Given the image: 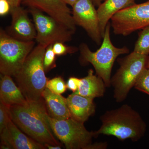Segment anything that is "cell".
Instances as JSON below:
<instances>
[{"label": "cell", "instance_id": "cell-12", "mask_svg": "<svg viewBox=\"0 0 149 149\" xmlns=\"http://www.w3.org/2000/svg\"><path fill=\"white\" fill-rule=\"evenodd\" d=\"M0 134L1 149H47L45 145L25 134L12 120Z\"/></svg>", "mask_w": 149, "mask_h": 149}, {"label": "cell", "instance_id": "cell-32", "mask_svg": "<svg viewBox=\"0 0 149 149\" xmlns=\"http://www.w3.org/2000/svg\"><path fill=\"white\" fill-rule=\"evenodd\" d=\"M147 68L149 69V55L148 56V63H147Z\"/></svg>", "mask_w": 149, "mask_h": 149}, {"label": "cell", "instance_id": "cell-27", "mask_svg": "<svg viewBox=\"0 0 149 149\" xmlns=\"http://www.w3.org/2000/svg\"><path fill=\"white\" fill-rule=\"evenodd\" d=\"M106 143H92L88 147V149H105L107 147Z\"/></svg>", "mask_w": 149, "mask_h": 149}, {"label": "cell", "instance_id": "cell-11", "mask_svg": "<svg viewBox=\"0 0 149 149\" xmlns=\"http://www.w3.org/2000/svg\"><path fill=\"white\" fill-rule=\"evenodd\" d=\"M22 3L29 7L40 10L54 18L74 33L76 24L72 12L63 0H22Z\"/></svg>", "mask_w": 149, "mask_h": 149}, {"label": "cell", "instance_id": "cell-5", "mask_svg": "<svg viewBox=\"0 0 149 149\" xmlns=\"http://www.w3.org/2000/svg\"><path fill=\"white\" fill-rule=\"evenodd\" d=\"M148 59V56L134 51L118 59L120 67L111 79L116 101L121 102L126 99L141 72L147 68Z\"/></svg>", "mask_w": 149, "mask_h": 149}, {"label": "cell", "instance_id": "cell-19", "mask_svg": "<svg viewBox=\"0 0 149 149\" xmlns=\"http://www.w3.org/2000/svg\"><path fill=\"white\" fill-rule=\"evenodd\" d=\"M134 47V52L149 55V25L141 29Z\"/></svg>", "mask_w": 149, "mask_h": 149}, {"label": "cell", "instance_id": "cell-17", "mask_svg": "<svg viewBox=\"0 0 149 149\" xmlns=\"http://www.w3.org/2000/svg\"><path fill=\"white\" fill-rule=\"evenodd\" d=\"M11 77L6 74H1L0 102L9 107L26 103L27 100Z\"/></svg>", "mask_w": 149, "mask_h": 149}, {"label": "cell", "instance_id": "cell-21", "mask_svg": "<svg viewBox=\"0 0 149 149\" xmlns=\"http://www.w3.org/2000/svg\"><path fill=\"white\" fill-rule=\"evenodd\" d=\"M134 87L136 90L149 95V68H146L141 72Z\"/></svg>", "mask_w": 149, "mask_h": 149}, {"label": "cell", "instance_id": "cell-23", "mask_svg": "<svg viewBox=\"0 0 149 149\" xmlns=\"http://www.w3.org/2000/svg\"><path fill=\"white\" fill-rule=\"evenodd\" d=\"M10 107L0 102V133L6 128L8 123L11 120Z\"/></svg>", "mask_w": 149, "mask_h": 149}, {"label": "cell", "instance_id": "cell-31", "mask_svg": "<svg viewBox=\"0 0 149 149\" xmlns=\"http://www.w3.org/2000/svg\"><path fill=\"white\" fill-rule=\"evenodd\" d=\"M104 1V0H93V2H94L95 5L97 6H98Z\"/></svg>", "mask_w": 149, "mask_h": 149}, {"label": "cell", "instance_id": "cell-24", "mask_svg": "<svg viewBox=\"0 0 149 149\" xmlns=\"http://www.w3.org/2000/svg\"><path fill=\"white\" fill-rule=\"evenodd\" d=\"M53 49L56 56L73 54L79 50V48L76 47L68 46L65 45L64 43L61 42H58L53 45Z\"/></svg>", "mask_w": 149, "mask_h": 149}, {"label": "cell", "instance_id": "cell-10", "mask_svg": "<svg viewBox=\"0 0 149 149\" xmlns=\"http://www.w3.org/2000/svg\"><path fill=\"white\" fill-rule=\"evenodd\" d=\"M95 5L93 0H78L72 7V13L76 25L83 27L93 41L99 45L103 38Z\"/></svg>", "mask_w": 149, "mask_h": 149}, {"label": "cell", "instance_id": "cell-15", "mask_svg": "<svg viewBox=\"0 0 149 149\" xmlns=\"http://www.w3.org/2000/svg\"><path fill=\"white\" fill-rule=\"evenodd\" d=\"M135 4V0H104L98 6L97 12L103 38L107 25L113 16L119 11Z\"/></svg>", "mask_w": 149, "mask_h": 149}, {"label": "cell", "instance_id": "cell-25", "mask_svg": "<svg viewBox=\"0 0 149 149\" xmlns=\"http://www.w3.org/2000/svg\"><path fill=\"white\" fill-rule=\"evenodd\" d=\"M80 79L76 77H70L68 80L66 85L67 88L73 93H75L78 90Z\"/></svg>", "mask_w": 149, "mask_h": 149}, {"label": "cell", "instance_id": "cell-4", "mask_svg": "<svg viewBox=\"0 0 149 149\" xmlns=\"http://www.w3.org/2000/svg\"><path fill=\"white\" fill-rule=\"evenodd\" d=\"M111 26L109 22L106 28L101 46L96 52L91 51L85 43L81 44L79 48L82 60L93 65L96 74L103 80L107 88L111 86L112 69L116 59L120 55L129 52L127 47L118 48L113 45L110 39Z\"/></svg>", "mask_w": 149, "mask_h": 149}, {"label": "cell", "instance_id": "cell-6", "mask_svg": "<svg viewBox=\"0 0 149 149\" xmlns=\"http://www.w3.org/2000/svg\"><path fill=\"white\" fill-rule=\"evenodd\" d=\"M34 41H22L0 30V72L15 77L34 48Z\"/></svg>", "mask_w": 149, "mask_h": 149}, {"label": "cell", "instance_id": "cell-1", "mask_svg": "<svg viewBox=\"0 0 149 149\" xmlns=\"http://www.w3.org/2000/svg\"><path fill=\"white\" fill-rule=\"evenodd\" d=\"M11 120L25 134L40 143L63 146L55 138L43 98L10 107Z\"/></svg>", "mask_w": 149, "mask_h": 149}, {"label": "cell", "instance_id": "cell-8", "mask_svg": "<svg viewBox=\"0 0 149 149\" xmlns=\"http://www.w3.org/2000/svg\"><path fill=\"white\" fill-rule=\"evenodd\" d=\"M29 8L37 32L35 40L38 44L47 47L58 42L65 43L72 40L74 33L63 24L38 9Z\"/></svg>", "mask_w": 149, "mask_h": 149}, {"label": "cell", "instance_id": "cell-26", "mask_svg": "<svg viewBox=\"0 0 149 149\" xmlns=\"http://www.w3.org/2000/svg\"><path fill=\"white\" fill-rule=\"evenodd\" d=\"M12 6L7 0H0V15L3 16L10 13Z\"/></svg>", "mask_w": 149, "mask_h": 149}, {"label": "cell", "instance_id": "cell-13", "mask_svg": "<svg viewBox=\"0 0 149 149\" xmlns=\"http://www.w3.org/2000/svg\"><path fill=\"white\" fill-rule=\"evenodd\" d=\"M11 23L7 33L11 37L22 41H34L37 32L35 24L31 21L27 12L20 7H13L11 9Z\"/></svg>", "mask_w": 149, "mask_h": 149}, {"label": "cell", "instance_id": "cell-18", "mask_svg": "<svg viewBox=\"0 0 149 149\" xmlns=\"http://www.w3.org/2000/svg\"><path fill=\"white\" fill-rule=\"evenodd\" d=\"M106 88L103 80L94 74L93 69H90L88 70V75L80 79L78 90L74 93L94 99L103 97Z\"/></svg>", "mask_w": 149, "mask_h": 149}, {"label": "cell", "instance_id": "cell-29", "mask_svg": "<svg viewBox=\"0 0 149 149\" xmlns=\"http://www.w3.org/2000/svg\"><path fill=\"white\" fill-rule=\"evenodd\" d=\"M45 146L47 148L49 149H61V147L60 146H53V145H49V144H45Z\"/></svg>", "mask_w": 149, "mask_h": 149}, {"label": "cell", "instance_id": "cell-22", "mask_svg": "<svg viewBox=\"0 0 149 149\" xmlns=\"http://www.w3.org/2000/svg\"><path fill=\"white\" fill-rule=\"evenodd\" d=\"M56 56L53 49V45L47 47L44 57V66L45 72L56 66Z\"/></svg>", "mask_w": 149, "mask_h": 149}, {"label": "cell", "instance_id": "cell-20", "mask_svg": "<svg viewBox=\"0 0 149 149\" xmlns=\"http://www.w3.org/2000/svg\"><path fill=\"white\" fill-rule=\"evenodd\" d=\"M46 88L55 94L61 95L65 92L67 87L62 77L58 76L47 80Z\"/></svg>", "mask_w": 149, "mask_h": 149}, {"label": "cell", "instance_id": "cell-30", "mask_svg": "<svg viewBox=\"0 0 149 149\" xmlns=\"http://www.w3.org/2000/svg\"><path fill=\"white\" fill-rule=\"evenodd\" d=\"M67 4L72 6L78 0H63Z\"/></svg>", "mask_w": 149, "mask_h": 149}, {"label": "cell", "instance_id": "cell-16", "mask_svg": "<svg viewBox=\"0 0 149 149\" xmlns=\"http://www.w3.org/2000/svg\"><path fill=\"white\" fill-rule=\"evenodd\" d=\"M49 116L57 120H64L71 117L67 99L46 88L42 94Z\"/></svg>", "mask_w": 149, "mask_h": 149}, {"label": "cell", "instance_id": "cell-9", "mask_svg": "<svg viewBox=\"0 0 149 149\" xmlns=\"http://www.w3.org/2000/svg\"><path fill=\"white\" fill-rule=\"evenodd\" d=\"M115 35L125 36L149 25V0L119 11L111 19Z\"/></svg>", "mask_w": 149, "mask_h": 149}, {"label": "cell", "instance_id": "cell-2", "mask_svg": "<svg viewBox=\"0 0 149 149\" xmlns=\"http://www.w3.org/2000/svg\"><path fill=\"white\" fill-rule=\"evenodd\" d=\"M102 125L94 131L100 135L114 136L120 141L130 139L139 141L145 136L147 125L141 115L127 104L116 109L107 111L100 118Z\"/></svg>", "mask_w": 149, "mask_h": 149}, {"label": "cell", "instance_id": "cell-28", "mask_svg": "<svg viewBox=\"0 0 149 149\" xmlns=\"http://www.w3.org/2000/svg\"><path fill=\"white\" fill-rule=\"evenodd\" d=\"M11 6L12 7L20 6L22 0H7Z\"/></svg>", "mask_w": 149, "mask_h": 149}, {"label": "cell", "instance_id": "cell-14", "mask_svg": "<svg viewBox=\"0 0 149 149\" xmlns=\"http://www.w3.org/2000/svg\"><path fill=\"white\" fill-rule=\"evenodd\" d=\"M68 105L71 117L82 123L95 112L94 99L86 97L73 93L67 98Z\"/></svg>", "mask_w": 149, "mask_h": 149}, {"label": "cell", "instance_id": "cell-3", "mask_svg": "<svg viewBox=\"0 0 149 149\" xmlns=\"http://www.w3.org/2000/svg\"><path fill=\"white\" fill-rule=\"evenodd\" d=\"M46 47L38 44L29 54L15 76L19 88L28 101L42 99L47 78L44 66Z\"/></svg>", "mask_w": 149, "mask_h": 149}, {"label": "cell", "instance_id": "cell-7", "mask_svg": "<svg viewBox=\"0 0 149 149\" xmlns=\"http://www.w3.org/2000/svg\"><path fill=\"white\" fill-rule=\"evenodd\" d=\"M48 120L55 136L67 149H88L95 137L94 131H89L82 123L70 117L57 120L48 115Z\"/></svg>", "mask_w": 149, "mask_h": 149}]
</instances>
